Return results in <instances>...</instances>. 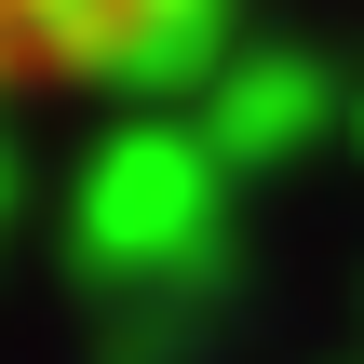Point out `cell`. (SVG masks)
Masks as SVG:
<instances>
[{"mask_svg":"<svg viewBox=\"0 0 364 364\" xmlns=\"http://www.w3.org/2000/svg\"><path fill=\"white\" fill-rule=\"evenodd\" d=\"M216 0H0V95H81L162 41H189Z\"/></svg>","mask_w":364,"mask_h":364,"instance_id":"obj_1","label":"cell"}]
</instances>
